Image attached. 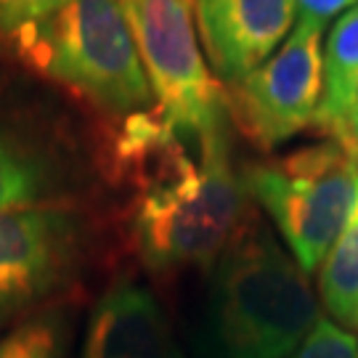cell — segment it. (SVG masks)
<instances>
[{
	"instance_id": "9a60e30c",
	"label": "cell",
	"mask_w": 358,
	"mask_h": 358,
	"mask_svg": "<svg viewBox=\"0 0 358 358\" xmlns=\"http://www.w3.org/2000/svg\"><path fill=\"white\" fill-rule=\"evenodd\" d=\"M69 3L72 0H0V35L11 38L22 27L38 24Z\"/></svg>"
},
{
	"instance_id": "5bb4252c",
	"label": "cell",
	"mask_w": 358,
	"mask_h": 358,
	"mask_svg": "<svg viewBox=\"0 0 358 358\" xmlns=\"http://www.w3.org/2000/svg\"><path fill=\"white\" fill-rule=\"evenodd\" d=\"M292 358H358V337L329 319H319Z\"/></svg>"
},
{
	"instance_id": "5b68a950",
	"label": "cell",
	"mask_w": 358,
	"mask_h": 358,
	"mask_svg": "<svg viewBox=\"0 0 358 358\" xmlns=\"http://www.w3.org/2000/svg\"><path fill=\"white\" fill-rule=\"evenodd\" d=\"M167 125L196 136L226 122V90L196 45L194 0H117Z\"/></svg>"
},
{
	"instance_id": "3957f363",
	"label": "cell",
	"mask_w": 358,
	"mask_h": 358,
	"mask_svg": "<svg viewBox=\"0 0 358 358\" xmlns=\"http://www.w3.org/2000/svg\"><path fill=\"white\" fill-rule=\"evenodd\" d=\"M8 40L32 69L109 115L141 112L152 99L149 77L117 0H72Z\"/></svg>"
},
{
	"instance_id": "7a4b0ae2",
	"label": "cell",
	"mask_w": 358,
	"mask_h": 358,
	"mask_svg": "<svg viewBox=\"0 0 358 358\" xmlns=\"http://www.w3.org/2000/svg\"><path fill=\"white\" fill-rule=\"evenodd\" d=\"M316 321L306 273L247 210L213 273L205 358H289Z\"/></svg>"
},
{
	"instance_id": "6da1fadb",
	"label": "cell",
	"mask_w": 358,
	"mask_h": 358,
	"mask_svg": "<svg viewBox=\"0 0 358 358\" xmlns=\"http://www.w3.org/2000/svg\"><path fill=\"white\" fill-rule=\"evenodd\" d=\"M189 136L170 125L112 146V165L136 180L133 239L152 268L213 266L244 215L226 122Z\"/></svg>"
},
{
	"instance_id": "2e32d148",
	"label": "cell",
	"mask_w": 358,
	"mask_h": 358,
	"mask_svg": "<svg viewBox=\"0 0 358 358\" xmlns=\"http://www.w3.org/2000/svg\"><path fill=\"white\" fill-rule=\"evenodd\" d=\"M294 3L306 19H316L321 24L334 19L337 13H345L353 6H358V0H294Z\"/></svg>"
},
{
	"instance_id": "ba28073f",
	"label": "cell",
	"mask_w": 358,
	"mask_h": 358,
	"mask_svg": "<svg viewBox=\"0 0 358 358\" xmlns=\"http://www.w3.org/2000/svg\"><path fill=\"white\" fill-rule=\"evenodd\" d=\"M72 223L64 213L0 210V316L35 303L62 276Z\"/></svg>"
},
{
	"instance_id": "9c48e42d",
	"label": "cell",
	"mask_w": 358,
	"mask_h": 358,
	"mask_svg": "<svg viewBox=\"0 0 358 358\" xmlns=\"http://www.w3.org/2000/svg\"><path fill=\"white\" fill-rule=\"evenodd\" d=\"M83 358H183L159 303L143 287L120 284L90 319Z\"/></svg>"
},
{
	"instance_id": "52a82bcc",
	"label": "cell",
	"mask_w": 358,
	"mask_h": 358,
	"mask_svg": "<svg viewBox=\"0 0 358 358\" xmlns=\"http://www.w3.org/2000/svg\"><path fill=\"white\" fill-rule=\"evenodd\" d=\"M210 72L239 83L279 51L297 19L294 0H194Z\"/></svg>"
},
{
	"instance_id": "4fadbf2b",
	"label": "cell",
	"mask_w": 358,
	"mask_h": 358,
	"mask_svg": "<svg viewBox=\"0 0 358 358\" xmlns=\"http://www.w3.org/2000/svg\"><path fill=\"white\" fill-rule=\"evenodd\" d=\"M0 358H62V332L48 319L29 321L0 340Z\"/></svg>"
},
{
	"instance_id": "8992f818",
	"label": "cell",
	"mask_w": 358,
	"mask_h": 358,
	"mask_svg": "<svg viewBox=\"0 0 358 358\" xmlns=\"http://www.w3.org/2000/svg\"><path fill=\"white\" fill-rule=\"evenodd\" d=\"M324 24L300 16L279 51L226 88L229 115L260 149H273L316 122L324 99Z\"/></svg>"
},
{
	"instance_id": "277c9868",
	"label": "cell",
	"mask_w": 358,
	"mask_h": 358,
	"mask_svg": "<svg viewBox=\"0 0 358 358\" xmlns=\"http://www.w3.org/2000/svg\"><path fill=\"white\" fill-rule=\"evenodd\" d=\"M244 189L271 215L292 260L313 273L345 226L358 192V157L327 138L244 170Z\"/></svg>"
},
{
	"instance_id": "8fae6325",
	"label": "cell",
	"mask_w": 358,
	"mask_h": 358,
	"mask_svg": "<svg viewBox=\"0 0 358 358\" xmlns=\"http://www.w3.org/2000/svg\"><path fill=\"white\" fill-rule=\"evenodd\" d=\"M319 292L334 319L358 329V192L345 226L324 257Z\"/></svg>"
},
{
	"instance_id": "7c38bea8",
	"label": "cell",
	"mask_w": 358,
	"mask_h": 358,
	"mask_svg": "<svg viewBox=\"0 0 358 358\" xmlns=\"http://www.w3.org/2000/svg\"><path fill=\"white\" fill-rule=\"evenodd\" d=\"M45 192V170L22 143L0 130V210H27Z\"/></svg>"
},
{
	"instance_id": "e0dca14e",
	"label": "cell",
	"mask_w": 358,
	"mask_h": 358,
	"mask_svg": "<svg viewBox=\"0 0 358 358\" xmlns=\"http://www.w3.org/2000/svg\"><path fill=\"white\" fill-rule=\"evenodd\" d=\"M350 152L358 157V93H356V101L350 106V112H348V120H345V138H343Z\"/></svg>"
},
{
	"instance_id": "30bf717a",
	"label": "cell",
	"mask_w": 358,
	"mask_h": 358,
	"mask_svg": "<svg viewBox=\"0 0 358 358\" xmlns=\"http://www.w3.org/2000/svg\"><path fill=\"white\" fill-rule=\"evenodd\" d=\"M358 93V6L332 27L324 48V99L316 122L321 133L343 143L345 120Z\"/></svg>"
}]
</instances>
